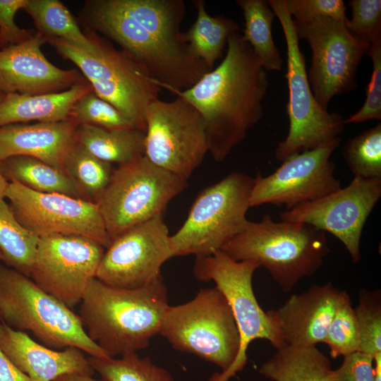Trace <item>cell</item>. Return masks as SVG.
<instances>
[{
  "instance_id": "1",
  "label": "cell",
  "mask_w": 381,
  "mask_h": 381,
  "mask_svg": "<svg viewBox=\"0 0 381 381\" xmlns=\"http://www.w3.org/2000/svg\"><path fill=\"white\" fill-rule=\"evenodd\" d=\"M186 10L183 0H88L78 19L116 42L159 87L183 91L211 71L181 40Z\"/></svg>"
},
{
  "instance_id": "2",
  "label": "cell",
  "mask_w": 381,
  "mask_h": 381,
  "mask_svg": "<svg viewBox=\"0 0 381 381\" xmlns=\"http://www.w3.org/2000/svg\"><path fill=\"white\" fill-rule=\"evenodd\" d=\"M267 73L239 32L229 36L222 62L195 84L171 92L189 102L203 118L210 152L223 161L263 117Z\"/></svg>"
},
{
  "instance_id": "3",
  "label": "cell",
  "mask_w": 381,
  "mask_h": 381,
  "mask_svg": "<svg viewBox=\"0 0 381 381\" xmlns=\"http://www.w3.org/2000/svg\"><path fill=\"white\" fill-rule=\"evenodd\" d=\"M167 294L162 275L135 289L114 287L95 277L80 303L79 317L90 339L109 357L136 353L159 334Z\"/></svg>"
},
{
  "instance_id": "4",
  "label": "cell",
  "mask_w": 381,
  "mask_h": 381,
  "mask_svg": "<svg viewBox=\"0 0 381 381\" xmlns=\"http://www.w3.org/2000/svg\"><path fill=\"white\" fill-rule=\"evenodd\" d=\"M235 261L265 267L284 293L313 275L329 253L326 232L311 225L275 222L268 214L246 228L220 250Z\"/></svg>"
},
{
  "instance_id": "5",
  "label": "cell",
  "mask_w": 381,
  "mask_h": 381,
  "mask_svg": "<svg viewBox=\"0 0 381 381\" xmlns=\"http://www.w3.org/2000/svg\"><path fill=\"white\" fill-rule=\"evenodd\" d=\"M0 319L18 331H30L55 350L74 346L90 356L109 357L88 337L79 315L32 280L0 265Z\"/></svg>"
},
{
  "instance_id": "6",
  "label": "cell",
  "mask_w": 381,
  "mask_h": 381,
  "mask_svg": "<svg viewBox=\"0 0 381 381\" xmlns=\"http://www.w3.org/2000/svg\"><path fill=\"white\" fill-rule=\"evenodd\" d=\"M96 38L97 51L94 54L59 39L49 38L47 43L63 59L75 64L96 95L119 109L135 128L145 132L147 107L159 98L162 88L131 55L116 49L97 33Z\"/></svg>"
},
{
  "instance_id": "7",
  "label": "cell",
  "mask_w": 381,
  "mask_h": 381,
  "mask_svg": "<svg viewBox=\"0 0 381 381\" xmlns=\"http://www.w3.org/2000/svg\"><path fill=\"white\" fill-rule=\"evenodd\" d=\"M179 351L195 354L228 370L240 347V337L231 307L215 286L201 289L190 301L168 306L159 332Z\"/></svg>"
},
{
  "instance_id": "8",
  "label": "cell",
  "mask_w": 381,
  "mask_h": 381,
  "mask_svg": "<svg viewBox=\"0 0 381 381\" xmlns=\"http://www.w3.org/2000/svg\"><path fill=\"white\" fill-rule=\"evenodd\" d=\"M253 183L254 178L235 171L201 191L183 224L170 236L173 257L212 255L241 232L249 222Z\"/></svg>"
},
{
  "instance_id": "9",
  "label": "cell",
  "mask_w": 381,
  "mask_h": 381,
  "mask_svg": "<svg viewBox=\"0 0 381 381\" xmlns=\"http://www.w3.org/2000/svg\"><path fill=\"white\" fill-rule=\"evenodd\" d=\"M187 180L145 155L119 165L96 202L111 241L130 228L162 215Z\"/></svg>"
},
{
  "instance_id": "10",
  "label": "cell",
  "mask_w": 381,
  "mask_h": 381,
  "mask_svg": "<svg viewBox=\"0 0 381 381\" xmlns=\"http://www.w3.org/2000/svg\"><path fill=\"white\" fill-rule=\"evenodd\" d=\"M267 2L280 22L286 44L285 78L289 90L286 114L289 128L286 138L275 149L276 158L283 162L293 154L315 149L339 138L344 123L340 114L325 110L312 92L306 60L286 0Z\"/></svg>"
},
{
  "instance_id": "11",
  "label": "cell",
  "mask_w": 381,
  "mask_h": 381,
  "mask_svg": "<svg viewBox=\"0 0 381 381\" xmlns=\"http://www.w3.org/2000/svg\"><path fill=\"white\" fill-rule=\"evenodd\" d=\"M259 267L253 261H235L221 250L196 257L194 276L200 281L215 283L231 307L240 337L238 353L233 364L226 371L213 375L210 381H228L242 370L247 363V349L253 340L266 339L277 349L284 346L253 291V276Z\"/></svg>"
},
{
  "instance_id": "12",
  "label": "cell",
  "mask_w": 381,
  "mask_h": 381,
  "mask_svg": "<svg viewBox=\"0 0 381 381\" xmlns=\"http://www.w3.org/2000/svg\"><path fill=\"white\" fill-rule=\"evenodd\" d=\"M145 119L146 157L187 180L208 152L200 112L181 97L171 102L158 98L148 104Z\"/></svg>"
},
{
  "instance_id": "13",
  "label": "cell",
  "mask_w": 381,
  "mask_h": 381,
  "mask_svg": "<svg viewBox=\"0 0 381 381\" xmlns=\"http://www.w3.org/2000/svg\"><path fill=\"white\" fill-rule=\"evenodd\" d=\"M294 21L298 39L312 51L308 73L312 92L326 111L331 99L357 87L356 71L370 44L352 37L345 25L329 18L306 23Z\"/></svg>"
},
{
  "instance_id": "14",
  "label": "cell",
  "mask_w": 381,
  "mask_h": 381,
  "mask_svg": "<svg viewBox=\"0 0 381 381\" xmlns=\"http://www.w3.org/2000/svg\"><path fill=\"white\" fill-rule=\"evenodd\" d=\"M104 248L79 235L40 237L30 277L42 290L73 310L95 277Z\"/></svg>"
},
{
  "instance_id": "15",
  "label": "cell",
  "mask_w": 381,
  "mask_h": 381,
  "mask_svg": "<svg viewBox=\"0 0 381 381\" xmlns=\"http://www.w3.org/2000/svg\"><path fill=\"white\" fill-rule=\"evenodd\" d=\"M17 220L37 236L79 235L107 248L111 238L95 202L59 193L32 190L9 182L6 193Z\"/></svg>"
},
{
  "instance_id": "16",
  "label": "cell",
  "mask_w": 381,
  "mask_h": 381,
  "mask_svg": "<svg viewBox=\"0 0 381 381\" xmlns=\"http://www.w3.org/2000/svg\"><path fill=\"white\" fill-rule=\"evenodd\" d=\"M340 138L310 150L293 154L272 174H258L250 196V207L285 205L287 210L321 198L341 188L330 160Z\"/></svg>"
},
{
  "instance_id": "17",
  "label": "cell",
  "mask_w": 381,
  "mask_h": 381,
  "mask_svg": "<svg viewBox=\"0 0 381 381\" xmlns=\"http://www.w3.org/2000/svg\"><path fill=\"white\" fill-rule=\"evenodd\" d=\"M171 258L169 229L159 215L112 239L95 278L117 288L140 289L159 277L162 266Z\"/></svg>"
},
{
  "instance_id": "18",
  "label": "cell",
  "mask_w": 381,
  "mask_h": 381,
  "mask_svg": "<svg viewBox=\"0 0 381 381\" xmlns=\"http://www.w3.org/2000/svg\"><path fill=\"white\" fill-rule=\"evenodd\" d=\"M380 197L381 179L355 176L345 188L286 210L281 218L330 233L344 244L356 264L361 259L363 226Z\"/></svg>"
},
{
  "instance_id": "19",
  "label": "cell",
  "mask_w": 381,
  "mask_h": 381,
  "mask_svg": "<svg viewBox=\"0 0 381 381\" xmlns=\"http://www.w3.org/2000/svg\"><path fill=\"white\" fill-rule=\"evenodd\" d=\"M47 38L36 32L26 40L0 49V92L37 95L59 93L85 80L77 69L52 64L41 50Z\"/></svg>"
},
{
  "instance_id": "20",
  "label": "cell",
  "mask_w": 381,
  "mask_h": 381,
  "mask_svg": "<svg viewBox=\"0 0 381 381\" xmlns=\"http://www.w3.org/2000/svg\"><path fill=\"white\" fill-rule=\"evenodd\" d=\"M339 293L330 282L314 284L306 292L291 296L277 309L266 312L284 346L313 347L323 343Z\"/></svg>"
},
{
  "instance_id": "21",
  "label": "cell",
  "mask_w": 381,
  "mask_h": 381,
  "mask_svg": "<svg viewBox=\"0 0 381 381\" xmlns=\"http://www.w3.org/2000/svg\"><path fill=\"white\" fill-rule=\"evenodd\" d=\"M0 349L20 371L33 381H53L67 374L92 376V368L83 351L74 346L62 350L35 341L24 332L0 323Z\"/></svg>"
},
{
  "instance_id": "22",
  "label": "cell",
  "mask_w": 381,
  "mask_h": 381,
  "mask_svg": "<svg viewBox=\"0 0 381 381\" xmlns=\"http://www.w3.org/2000/svg\"><path fill=\"white\" fill-rule=\"evenodd\" d=\"M78 124L67 119L56 122L13 123L0 127V162L17 155L39 159L63 169L74 143Z\"/></svg>"
},
{
  "instance_id": "23",
  "label": "cell",
  "mask_w": 381,
  "mask_h": 381,
  "mask_svg": "<svg viewBox=\"0 0 381 381\" xmlns=\"http://www.w3.org/2000/svg\"><path fill=\"white\" fill-rule=\"evenodd\" d=\"M86 80L59 93L23 95L8 93L0 102V127L30 121L56 122L67 120L73 104L83 95L92 91Z\"/></svg>"
},
{
  "instance_id": "24",
  "label": "cell",
  "mask_w": 381,
  "mask_h": 381,
  "mask_svg": "<svg viewBox=\"0 0 381 381\" xmlns=\"http://www.w3.org/2000/svg\"><path fill=\"white\" fill-rule=\"evenodd\" d=\"M23 10L32 18L36 32L47 40L59 39L87 54L97 52V33L82 31L75 18L61 1L28 0Z\"/></svg>"
},
{
  "instance_id": "25",
  "label": "cell",
  "mask_w": 381,
  "mask_h": 381,
  "mask_svg": "<svg viewBox=\"0 0 381 381\" xmlns=\"http://www.w3.org/2000/svg\"><path fill=\"white\" fill-rule=\"evenodd\" d=\"M332 370L328 358L316 346H283L259 369L272 381H331Z\"/></svg>"
},
{
  "instance_id": "26",
  "label": "cell",
  "mask_w": 381,
  "mask_h": 381,
  "mask_svg": "<svg viewBox=\"0 0 381 381\" xmlns=\"http://www.w3.org/2000/svg\"><path fill=\"white\" fill-rule=\"evenodd\" d=\"M144 131L136 128L107 129L78 125L75 141L97 158L119 165L145 155Z\"/></svg>"
},
{
  "instance_id": "27",
  "label": "cell",
  "mask_w": 381,
  "mask_h": 381,
  "mask_svg": "<svg viewBox=\"0 0 381 381\" xmlns=\"http://www.w3.org/2000/svg\"><path fill=\"white\" fill-rule=\"evenodd\" d=\"M0 162L2 174L8 182L18 183L39 193H59L83 199L63 169L24 155L13 156Z\"/></svg>"
},
{
  "instance_id": "28",
  "label": "cell",
  "mask_w": 381,
  "mask_h": 381,
  "mask_svg": "<svg viewBox=\"0 0 381 381\" xmlns=\"http://www.w3.org/2000/svg\"><path fill=\"white\" fill-rule=\"evenodd\" d=\"M197 16L188 30L181 32V40L191 52L212 70L222 53L230 35L238 32L239 25L224 16H211L205 8L203 0H194Z\"/></svg>"
},
{
  "instance_id": "29",
  "label": "cell",
  "mask_w": 381,
  "mask_h": 381,
  "mask_svg": "<svg viewBox=\"0 0 381 381\" xmlns=\"http://www.w3.org/2000/svg\"><path fill=\"white\" fill-rule=\"evenodd\" d=\"M243 11L245 28L242 35L267 71H280L282 59L272 34L275 14L267 1L237 0Z\"/></svg>"
},
{
  "instance_id": "30",
  "label": "cell",
  "mask_w": 381,
  "mask_h": 381,
  "mask_svg": "<svg viewBox=\"0 0 381 381\" xmlns=\"http://www.w3.org/2000/svg\"><path fill=\"white\" fill-rule=\"evenodd\" d=\"M39 240L19 223L8 203L0 200V251L6 266L30 277Z\"/></svg>"
},
{
  "instance_id": "31",
  "label": "cell",
  "mask_w": 381,
  "mask_h": 381,
  "mask_svg": "<svg viewBox=\"0 0 381 381\" xmlns=\"http://www.w3.org/2000/svg\"><path fill=\"white\" fill-rule=\"evenodd\" d=\"M63 169L74 182L82 198L95 203L114 170L112 164L94 156L76 141L64 161Z\"/></svg>"
},
{
  "instance_id": "32",
  "label": "cell",
  "mask_w": 381,
  "mask_h": 381,
  "mask_svg": "<svg viewBox=\"0 0 381 381\" xmlns=\"http://www.w3.org/2000/svg\"><path fill=\"white\" fill-rule=\"evenodd\" d=\"M87 360L102 381H175L169 371L137 353H126L119 359L90 356Z\"/></svg>"
},
{
  "instance_id": "33",
  "label": "cell",
  "mask_w": 381,
  "mask_h": 381,
  "mask_svg": "<svg viewBox=\"0 0 381 381\" xmlns=\"http://www.w3.org/2000/svg\"><path fill=\"white\" fill-rule=\"evenodd\" d=\"M343 155L355 176L381 179V123L349 139Z\"/></svg>"
},
{
  "instance_id": "34",
  "label": "cell",
  "mask_w": 381,
  "mask_h": 381,
  "mask_svg": "<svg viewBox=\"0 0 381 381\" xmlns=\"http://www.w3.org/2000/svg\"><path fill=\"white\" fill-rule=\"evenodd\" d=\"M323 343L329 349L333 358L359 351L358 323L351 298L346 291H340L336 310Z\"/></svg>"
},
{
  "instance_id": "35",
  "label": "cell",
  "mask_w": 381,
  "mask_h": 381,
  "mask_svg": "<svg viewBox=\"0 0 381 381\" xmlns=\"http://www.w3.org/2000/svg\"><path fill=\"white\" fill-rule=\"evenodd\" d=\"M68 119L78 125H92L107 129L135 128L119 109L93 90L81 96L73 104Z\"/></svg>"
},
{
  "instance_id": "36",
  "label": "cell",
  "mask_w": 381,
  "mask_h": 381,
  "mask_svg": "<svg viewBox=\"0 0 381 381\" xmlns=\"http://www.w3.org/2000/svg\"><path fill=\"white\" fill-rule=\"evenodd\" d=\"M354 310L360 332L359 351L374 358L381 352L380 290L361 289Z\"/></svg>"
},
{
  "instance_id": "37",
  "label": "cell",
  "mask_w": 381,
  "mask_h": 381,
  "mask_svg": "<svg viewBox=\"0 0 381 381\" xmlns=\"http://www.w3.org/2000/svg\"><path fill=\"white\" fill-rule=\"evenodd\" d=\"M352 17L345 26L355 39L372 44L381 40V1L351 0Z\"/></svg>"
},
{
  "instance_id": "38",
  "label": "cell",
  "mask_w": 381,
  "mask_h": 381,
  "mask_svg": "<svg viewBox=\"0 0 381 381\" xmlns=\"http://www.w3.org/2000/svg\"><path fill=\"white\" fill-rule=\"evenodd\" d=\"M368 54L372 60L373 71L366 89V98L356 113L344 119V124L381 119V40L370 45Z\"/></svg>"
},
{
  "instance_id": "39",
  "label": "cell",
  "mask_w": 381,
  "mask_h": 381,
  "mask_svg": "<svg viewBox=\"0 0 381 381\" xmlns=\"http://www.w3.org/2000/svg\"><path fill=\"white\" fill-rule=\"evenodd\" d=\"M286 6L297 23L329 18L346 25L348 20L342 0H286Z\"/></svg>"
},
{
  "instance_id": "40",
  "label": "cell",
  "mask_w": 381,
  "mask_h": 381,
  "mask_svg": "<svg viewBox=\"0 0 381 381\" xmlns=\"http://www.w3.org/2000/svg\"><path fill=\"white\" fill-rule=\"evenodd\" d=\"M28 1L0 0V35L2 48L20 43L36 32V30L20 28L15 23L16 13L20 9L23 10Z\"/></svg>"
},
{
  "instance_id": "41",
  "label": "cell",
  "mask_w": 381,
  "mask_h": 381,
  "mask_svg": "<svg viewBox=\"0 0 381 381\" xmlns=\"http://www.w3.org/2000/svg\"><path fill=\"white\" fill-rule=\"evenodd\" d=\"M374 358L354 352L344 356L341 365L332 370L331 381H375Z\"/></svg>"
},
{
  "instance_id": "42",
  "label": "cell",
  "mask_w": 381,
  "mask_h": 381,
  "mask_svg": "<svg viewBox=\"0 0 381 381\" xmlns=\"http://www.w3.org/2000/svg\"><path fill=\"white\" fill-rule=\"evenodd\" d=\"M0 381H33L20 371L0 349Z\"/></svg>"
},
{
  "instance_id": "43",
  "label": "cell",
  "mask_w": 381,
  "mask_h": 381,
  "mask_svg": "<svg viewBox=\"0 0 381 381\" xmlns=\"http://www.w3.org/2000/svg\"><path fill=\"white\" fill-rule=\"evenodd\" d=\"M53 381H102L97 380L90 375H79V374H67L61 375L56 378Z\"/></svg>"
},
{
  "instance_id": "44",
  "label": "cell",
  "mask_w": 381,
  "mask_h": 381,
  "mask_svg": "<svg viewBox=\"0 0 381 381\" xmlns=\"http://www.w3.org/2000/svg\"><path fill=\"white\" fill-rule=\"evenodd\" d=\"M8 184L9 182L5 179L2 174L0 162V200L4 199L6 198V193Z\"/></svg>"
},
{
  "instance_id": "45",
  "label": "cell",
  "mask_w": 381,
  "mask_h": 381,
  "mask_svg": "<svg viewBox=\"0 0 381 381\" xmlns=\"http://www.w3.org/2000/svg\"><path fill=\"white\" fill-rule=\"evenodd\" d=\"M375 380L381 381V352L374 356Z\"/></svg>"
},
{
  "instance_id": "46",
  "label": "cell",
  "mask_w": 381,
  "mask_h": 381,
  "mask_svg": "<svg viewBox=\"0 0 381 381\" xmlns=\"http://www.w3.org/2000/svg\"><path fill=\"white\" fill-rule=\"evenodd\" d=\"M5 95L4 92H0V102L4 99Z\"/></svg>"
},
{
  "instance_id": "47",
  "label": "cell",
  "mask_w": 381,
  "mask_h": 381,
  "mask_svg": "<svg viewBox=\"0 0 381 381\" xmlns=\"http://www.w3.org/2000/svg\"><path fill=\"white\" fill-rule=\"evenodd\" d=\"M0 48H1V49L2 48L1 40V35H0Z\"/></svg>"
},
{
  "instance_id": "48",
  "label": "cell",
  "mask_w": 381,
  "mask_h": 381,
  "mask_svg": "<svg viewBox=\"0 0 381 381\" xmlns=\"http://www.w3.org/2000/svg\"><path fill=\"white\" fill-rule=\"evenodd\" d=\"M0 261H2V255H1V251H0Z\"/></svg>"
}]
</instances>
